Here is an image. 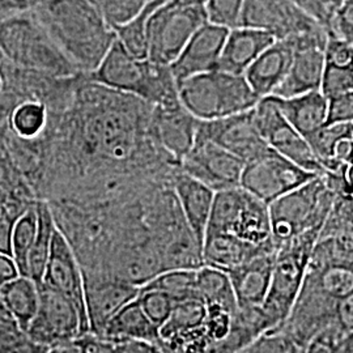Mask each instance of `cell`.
<instances>
[{"instance_id": "obj_25", "label": "cell", "mask_w": 353, "mask_h": 353, "mask_svg": "<svg viewBox=\"0 0 353 353\" xmlns=\"http://www.w3.org/2000/svg\"><path fill=\"white\" fill-rule=\"evenodd\" d=\"M270 97L275 102L285 119L303 135L307 143L326 126L328 100L321 90L303 93L290 99L275 96Z\"/></svg>"}, {"instance_id": "obj_41", "label": "cell", "mask_w": 353, "mask_h": 353, "mask_svg": "<svg viewBox=\"0 0 353 353\" xmlns=\"http://www.w3.org/2000/svg\"><path fill=\"white\" fill-rule=\"evenodd\" d=\"M327 33L353 46V0H345L341 4L328 26Z\"/></svg>"}, {"instance_id": "obj_13", "label": "cell", "mask_w": 353, "mask_h": 353, "mask_svg": "<svg viewBox=\"0 0 353 353\" xmlns=\"http://www.w3.org/2000/svg\"><path fill=\"white\" fill-rule=\"evenodd\" d=\"M327 37V30L322 28L316 32L288 38L293 48L290 71L271 96L290 99L321 90Z\"/></svg>"}, {"instance_id": "obj_38", "label": "cell", "mask_w": 353, "mask_h": 353, "mask_svg": "<svg viewBox=\"0 0 353 353\" xmlns=\"http://www.w3.org/2000/svg\"><path fill=\"white\" fill-rule=\"evenodd\" d=\"M148 0H100L97 8L100 10L106 23L114 30L132 20L144 8Z\"/></svg>"}, {"instance_id": "obj_9", "label": "cell", "mask_w": 353, "mask_h": 353, "mask_svg": "<svg viewBox=\"0 0 353 353\" xmlns=\"http://www.w3.org/2000/svg\"><path fill=\"white\" fill-rule=\"evenodd\" d=\"M208 23L203 4L168 0L152 13L147 26L148 59L170 65L194 33Z\"/></svg>"}, {"instance_id": "obj_32", "label": "cell", "mask_w": 353, "mask_h": 353, "mask_svg": "<svg viewBox=\"0 0 353 353\" xmlns=\"http://www.w3.org/2000/svg\"><path fill=\"white\" fill-rule=\"evenodd\" d=\"M48 348L33 341L0 303V353H46Z\"/></svg>"}, {"instance_id": "obj_28", "label": "cell", "mask_w": 353, "mask_h": 353, "mask_svg": "<svg viewBox=\"0 0 353 353\" xmlns=\"http://www.w3.org/2000/svg\"><path fill=\"white\" fill-rule=\"evenodd\" d=\"M0 303L12 314L21 327L28 330L39 303V285L32 279L19 275L0 290Z\"/></svg>"}, {"instance_id": "obj_51", "label": "cell", "mask_w": 353, "mask_h": 353, "mask_svg": "<svg viewBox=\"0 0 353 353\" xmlns=\"http://www.w3.org/2000/svg\"><path fill=\"white\" fill-rule=\"evenodd\" d=\"M8 201V195H7V191L4 190L3 186H0V214L3 212V210L6 208V204Z\"/></svg>"}, {"instance_id": "obj_1", "label": "cell", "mask_w": 353, "mask_h": 353, "mask_svg": "<svg viewBox=\"0 0 353 353\" xmlns=\"http://www.w3.org/2000/svg\"><path fill=\"white\" fill-rule=\"evenodd\" d=\"M153 105L80 76L74 96L51 113L39 201H51L77 181L132 173L172 182L179 163L152 138Z\"/></svg>"}, {"instance_id": "obj_31", "label": "cell", "mask_w": 353, "mask_h": 353, "mask_svg": "<svg viewBox=\"0 0 353 353\" xmlns=\"http://www.w3.org/2000/svg\"><path fill=\"white\" fill-rule=\"evenodd\" d=\"M168 0H148L144 8L132 20L125 26L115 29L117 38L132 55L140 59L148 58V42H147V26L148 20L160 6Z\"/></svg>"}, {"instance_id": "obj_29", "label": "cell", "mask_w": 353, "mask_h": 353, "mask_svg": "<svg viewBox=\"0 0 353 353\" xmlns=\"http://www.w3.org/2000/svg\"><path fill=\"white\" fill-rule=\"evenodd\" d=\"M37 212V234L28 258L26 276L36 281L39 285L42 283L43 272L49 259L51 241L57 229V224L51 212L50 205L46 201H38Z\"/></svg>"}, {"instance_id": "obj_7", "label": "cell", "mask_w": 353, "mask_h": 353, "mask_svg": "<svg viewBox=\"0 0 353 353\" xmlns=\"http://www.w3.org/2000/svg\"><path fill=\"white\" fill-rule=\"evenodd\" d=\"M334 189L325 174H318L299 189L268 204L272 240L280 245L323 223L335 201Z\"/></svg>"}, {"instance_id": "obj_50", "label": "cell", "mask_w": 353, "mask_h": 353, "mask_svg": "<svg viewBox=\"0 0 353 353\" xmlns=\"http://www.w3.org/2000/svg\"><path fill=\"white\" fill-rule=\"evenodd\" d=\"M341 352L353 353V332L350 334V335H347L341 341Z\"/></svg>"}, {"instance_id": "obj_36", "label": "cell", "mask_w": 353, "mask_h": 353, "mask_svg": "<svg viewBox=\"0 0 353 353\" xmlns=\"http://www.w3.org/2000/svg\"><path fill=\"white\" fill-rule=\"evenodd\" d=\"M0 186L7 191L10 199L20 202L36 203L37 196L32 188L28 185L24 176H21L10 161L7 153L0 144Z\"/></svg>"}, {"instance_id": "obj_46", "label": "cell", "mask_w": 353, "mask_h": 353, "mask_svg": "<svg viewBox=\"0 0 353 353\" xmlns=\"http://www.w3.org/2000/svg\"><path fill=\"white\" fill-rule=\"evenodd\" d=\"M20 275V271L12 256L0 252V290L13 279Z\"/></svg>"}, {"instance_id": "obj_21", "label": "cell", "mask_w": 353, "mask_h": 353, "mask_svg": "<svg viewBox=\"0 0 353 353\" xmlns=\"http://www.w3.org/2000/svg\"><path fill=\"white\" fill-rule=\"evenodd\" d=\"M276 252L256 256L250 262L228 271L239 307L261 309L268 294Z\"/></svg>"}, {"instance_id": "obj_26", "label": "cell", "mask_w": 353, "mask_h": 353, "mask_svg": "<svg viewBox=\"0 0 353 353\" xmlns=\"http://www.w3.org/2000/svg\"><path fill=\"white\" fill-rule=\"evenodd\" d=\"M275 252L255 248L225 233H205L203 240L204 265L225 272L250 262L256 256Z\"/></svg>"}, {"instance_id": "obj_11", "label": "cell", "mask_w": 353, "mask_h": 353, "mask_svg": "<svg viewBox=\"0 0 353 353\" xmlns=\"http://www.w3.org/2000/svg\"><path fill=\"white\" fill-rule=\"evenodd\" d=\"M316 176L272 150L245 164L240 186L265 204H271Z\"/></svg>"}, {"instance_id": "obj_43", "label": "cell", "mask_w": 353, "mask_h": 353, "mask_svg": "<svg viewBox=\"0 0 353 353\" xmlns=\"http://www.w3.org/2000/svg\"><path fill=\"white\" fill-rule=\"evenodd\" d=\"M24 214L23 211L6 205L0 214V252L12 256L13 229L17 219Z\"/></svg>"}, {"instance_id": "obj_10", "label": "cell", "mask_w": 353, "mask_h": 353, "mask_svg": "<svg viewBox=\"0 0 353 353\" xmlns=\"http://www.w3.org/2000/svg\"><path fill=\"white\" fill-rule=\"evenodd\" d=\"M29 336L45 347L79 339L89 332L88 318L63 294L39 284V303L26 330Z\"/></svg>"}, {"instance_id": "obj_37", "label": "cell", "mask_w": 353, "mask_h": 353, "mask_svg": "<svg viewBox=\"0 0 353 353\" xmlns=\"http://www.w3.org/2000/svg\"><path fill=\"white\" fill-rule=\"evenodd\" d=\"M137 300L145 316L159 328L168 321L174 306V300L168 293L148 287H140Z\"/></svg>"}, {"instance_id": "obj_49", "label": "cell", "mask_w": 353, "mask_h": 353, "mask_svg": "<svg viewBox=\"0 0 353 353\" xmlns=\"http://www.w3.org/2000/svg\"><path fill=\"white\" fill-rule=\"evenodd\" d=\"M344 189L347 194L353 196V165L347 166L344 172Z\"/></svg>"}, {"instance_id": "obj_18", "label": "cell", "mask_w": 353, "mask_h": 353, "mask_svg": "<svg viewBox=\"0 0 353 353\" xmlns=\"http://www.w3.org/2000/svg\"><path fill=\"white\" fill-rule=\"evenodd\" d=\"M41 284L70 299L88 318L85 309L83 267L72 246L58 227L52 236L50 254Z\"/></svg>"}, {"instance_id": "obj_39", "label": "cell", "mask_w": 353, "mask_h": 353, "mask_svg": "<svg viewBox=\"0 0 353 353\" xmlns=\"http://www.w3.org/2000/svg\"><path fill=\"white\" fill-rule=\"evenodd\" d=\"M242 3L243 0H205L204 8L208 23L228 29L239 26Z\"/></svg>"}, {"instance_id": "obj_19", "label": "cell", "mask_w": 353, "mask_h": 353, "mask_svg": "<svg viewBox=\"0 0 353 353\" xmlns=\"http://www.w3.org/2000/svg\"><path fill=\"white\" fill-rule=\"evenodd\" d=\"M198 125L199 121L181 101L153 105L150 122L152 138L179 165L195 143Z\"/></svg>"}, {"instance_id": "obj_22", "label": "cell", "mask_w": 353, "mask_h": 353, "mask_svg": "<svg viewBox=\"0 0 353 353\" xmlns=\"http://www.w3.org/2000/svg\"><path fill=\"white\" fill-rule=\"evenodd\" d=\"M276 39L263 30L236 26L229 29L217 70L245 75L255 59Z\"/></svg>"}, {"instance_id": "obj_4", "label": "cell", "mask_w": 353, "mask_h": 353, "mask_svg": "<svg viewBox=\"0 0 353 353\" xmlns=\"http://www.w3.org/2000/svg\"><path fill=\"white\" fill-rule=\"evenodd\" d=\"M0 55L17 67L57 77L81 75L29 8L0 24Z\"/></svg>"}, {"instance_id": "obj_30", "label": "cell", "mask_w": 353, "mask_h": 353, "mask_svg": "<svg viewBox=\"0 0 353 353\" xmlns=\"http://www.w3.org/2000/svg\"><path fill=\"white\" fill-rule=\"evenodd\" d=\"M49 119L50 112L43 102L26 100L14 108L7 131L23 139H37L46 132Z\"/></svg>"}, {"instance_id": "obj_27", "label": "cell", "mask_w": 353, "mask_h": 353, "mask_svg": "<svg viewBox=\"0 0 353 353\" xmlns=\"http://www.w3.org/2000/svg\"><path fill=\"white\" fill-rule=\"evenodd\" d=\"M100 336L110 341H145L159 344L160 328L152 323L135 299L109 319Z\"/></svg>"}, {"instance_id": "obj_53", "label": "cell", "mask_w": 353, "mask_h": 353, "mask_svg": "<svg viewBox=\"0 0 353 353\" xmlns=\"http://www.w3.org/2000/svg\"><path fill=\"white\" fill-rule=\"evenodd\" d=\"M3 87V80H1V75H0V89Z\"/></svg>"}, {"instance_id": "obj_16", "label": "cell", "mask_w": 353, "mask_h": 353, "mask_svg": "<svg viewBox=\"0 0 353 353\" xmlns=\"http://www.w3.org/2000/svg\"><path fill=\"white\" fill-rule=\"evenodd\" d=\"M245 163L210 140L195 138L179 169L214 190V192L240 186Z\"/></svg>"}, {"instance_id": "obj_44", "label": "cell", "mask_w": 353, "mask_h": 353, "mask_svg": "<svg viewBox=\"0 0 353 353\" xmlns=\"http://www.w3.org/2000/svg\"><path fill=\"white\" fill-rule=\"evenodd\" d=\"M336 327L344 336L353 332V293L336 305L335 312Z\"/></svg>"}, {"instance_id": "obj_33", "label": "cell", "mask_w": 353, "mask_h": 353, "mask_svg": "<svg viewBox=\"0 0 353 353\" xmlns=\"http://www.w3.org/2000/svg\"><path fill=\"white\" fill-rule=\"evenodd\" d=\"M38 227L37 203L21 214L13 229L12 258L20 275L26 276L28 258L36 240Z\"/></svg>"}, {"instance_id": "obj_12", "label": "cell", "mask_w": 353, "mask_h": 353, "mask_svg": "<svg viewBox=\"0 0 353 353\" xmlns=\"http://www.w3.org/2000/svg\"><path fill=\"white\" fill-rule=\"evenodd\" d=\"M252 114L255 125L271 150L312 173L323 174L309 143L285 119L270 96L259 100Z\"/></svg>"}, {"instance_id": "obj_40", "label": "cell", "mask_w": 353, "mask_h": 353, "mask_svg": "<svg viewBox=\"0 0 353 353\" xmlns=\"http://www.w3.org/2000/svg\"><path fill=\"white\" fill-rule=\"evenodd\" d=\"M299 8L327 30L335 12L345 0H292Z\"/></svg>"}, {"instance_id": "obj_15", "label": "cell", "mask_w": 353, "mask_h": 353, "mask_svg": "<svg viewBox=\"0 0 353 353\" xmlns=\"http://www.w3.org/2000/svg\"><path fill=\"white\" fill-rule=\"evenodd\" d=\"M196 138L210 140L245 164L272 151L262 138L252 110L214 121H199Z\"/></svg>"}, {"instance_id": "obj_23", "label": "cell", "mask_w": 353, "mask_h": 353, "mask_svg": "<svg viewBox=\"0 0 353 353\" xmlns=\"http://www.w3.org/2000/svg\"><path fill=\"white\" fill-rule=\"evenodd\" d=\"M293 48L290 39H276L248 68L245 77L261 97L271 96L290 71Z\"/></svg>"}, {"instance_id": "obj_3", "label": "cell", "mask_w": 353, "mask_h": 353, "mask_svg": "<svg viewBox=\"0 0 353 353\" xmlns=\"http://www.w3.org/2000/svg\"><path fill=\"white\" fill-rule=\"evenodd\" d=\"M88 77L103 87L135 96L152 105L179 102L170 67L132 55L118 38Z\"/></svg>"}, {"instance_id": "obj_8", "label": "cell", "mask_w": 353, "mask_h": 353, "mask_svg": "<svg viewBox=\"0 0 353 353\" xmlns=\"http://www.w3.org/2000/svg\"><path fill=\"white\" fill-rule=\"evenodd\" d=\"M205 233H225L255 248L278 250L272 240L268 204L241 186L216 192Z\"/></svg>"}, {"instance_id": "obj_24", "label": "cell", "mask_w": 353, "mask_h": 353, "mask_svg": "<svg viewBox=\"0 0 353 353\" xmlns=\"http://www.w3.org/2000/svg\"><path fill=\"white\" fill-rule=\"evenodd\" d=\"M172 188L188 224L203 243L216 192L181 169L173 176Z\"/></svg>"}, {"instance_id": "obj_2", "label": "cell", "mask_w": 353, "mask_h": 353, "mask_svg": "<svg viewBox=\"0 0 353 353\" xmlns=\"http://www.w3.org/2000/svg\"><path fill=\"white\" fill-rule=\"evenodd\" d=\"M29 10L81 74L93 72L117 39L89 0H29Z\"/></svg>"}, {"instance_id": "obj_5", "label": "cell", "mask_w": 353, "mask_h": 353, "mask_svg": "<svg viewBox=\"0 0 353 353\" xmlns=\"http://www.w3.org/2000/svg\"><path fill=\"white\" fill-rule=\"evenodd\" d=\"M176 87L179 101L198 121H214L245 113L261 100L245 75L221 70L191 76Z\"/></svg>"}, {"instance_id": "obj_52", "label": "cell", "mask_w": 353, "mask_h": 353, "mask_svg": "<svg viewBox=\"0 0 353 353\" xmlns=\"http://www.w3.org/2000/svg\"><path fill=\"white\" fill-rule=\"evenodd\" d=\"M89 1H92V3H93V4H94V6H97V3H99V1H100V0H89Z\"/></svg>"}, {"instance_id": "obj_47", "label": "cell", "mask_w": 353, "mask_h": 353, "mask_svg": "<svg viewBox=\"0 0 353 353\" xmlns=\"http://www.w3.org/2000/svg\"><path fill=\"white\" fill-rule=\"evenodd\" d=\"M29 8V0H0V24L16 13Z\"/></svg>"}, {"instance_id": "obj_6", "label": "cell", "mask_w": 353, "mask_h": 353, "mask_svg": "<svg viewBox=\"0 0 353 353\" xmlns=\"http://www.w3.org/2000/svg\"><path fill=\"white\" fill-rule=\"evenodd\" d=\"M322 227L313 228L280 245L275 255L268 294L262 313L268 332L283 326L303 287V278Z\"/></svg>"}, {"instance_id": "obj_20", "label": "cell", "mask_w": 353, "mask_h": 353, "mask_svg": "<svg viewBox=\"0 0 353 353\" xmlns=\"http://www.w3.org/2000/svg\"><path fill=\"white\" fill-rule=\"evenodd\" d=\"M229 29L225 26L205 23L201 26L170 64V71L176 84L191 76L217 70L219 59L225 43Z\"/></svg>"}, {"instance_id": "obj_48", "label": "cell", "mask_w": 353, "mask_h": 353, "mask_svg": "<svg viewBox=\"0 0 353 353\" xmlns=\"http://www.w3.org/2000/svg\"><path fill=\"white\" fill-rule=\"evenodd\" d=\"M46 353H83V350L80 343L76 339V341H65V343L51 345L48 348Z\"/></svg>"}, {"instance_id": "obj_17", "label": "cell", "mask_w": 353, "mask_h": 353, "mask_svg": "<svg viewBox=\"0 0 353 353\" xmlns=\"http://www.w3.org/2000/svg\"><path fill=\"white\" fill-rule=\"evenodd\" d=\"M139 287L106 274H84L89 332L100 336L109 319L137 299Z\"/></svg>"}, {"instance_id": "obj_35", "label": "cell", "mask_w": 353, "mask_h": 353, "mask_svg": "<svg viewBox=\"0 0 353 353\" xmlns=\"http://www.w3.org/2000/svg\"><path fill=\"white\" fill-rule=\"evenodd\" d=\"M353 90V62H326L322 75L321 92L331 100Z\"/></svg>"}, {"instance_id": "obj_14", "label": "cell", "mask_w": 353, "mask_h": 353, "mask_svg": "<svg viewBox=\"0 0 353 353\" xmlns=\"http://www.w3.org/2000/svg\"><path fill=\"white\" fill-rule=\"evenodd\" d=\"M239 26L263 30L275 39H288L323 28L292 0H243Z\"/></svg>"}, {"instance_id": "obj_45", "label": "cell", "mask_w": 353, "mask_h": 353, "mask_svg": "<svg viewBox=\"0 0 353 353\" xmlns=\"http://www.w3.org/2000/svg\"><path fill=\"white\" fill-rule=\"evenodd\" d=\"M113 344L114 353H164L160 344L151 341H113Z\"/></svg>"}, {"instance_id": "obj_42", "label": "cell", "mask_w": 353, "mask_h": 353, "mask_svg": "<svg viewBox=\"0 0 353 353\" xmlns=\"http://www.w3.org/2000/svg\"><path fill=\"white\" fill-rule=\"evenodd\" d=\"M353 122V90L328 100L326 126Z\"/></svg>"}, {"instance_id": "obj_34", "label": "cell", "mask_w": 353, "mask_h": 353, "mask_svg": "<svg viewBox=\"0 0 353 353\" xmlns=\"http://www.w3.org/2000/svg\"><path fill=\"white\" fill-rule=\"evenodd\" d=\"M143 287L163 290L174 301L196 293V270L163 271Z\"/></svg>"}]
</instances>
